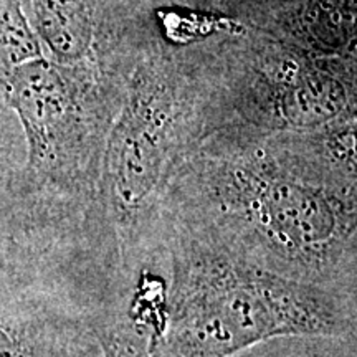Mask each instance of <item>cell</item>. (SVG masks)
Masks as SVG:
<instances>
[{"mask_svg": "<svg viewBox=\"0 0 357 357\" xmlns=\"http://www.w3.org/2000/svg\"><path fill=\"white\" fill-rule=\"evenodd\" d=\"M171 227L248 265L356 300L352 132L312 147L205 153L176 189Z\"/></svg>", "mask_w": 357, "mask_h": 357, "instance_id": "cell-1", "label": "cell"}, {"mask_svg": "<svg viewBox=\"0 0 357 357\" xmlns=\"http://www.w3.org/2000/svg\"><path fill=\"white\" fill-rule=\"evenodd\" d=\"M167 316L151 357H234L288 336L354 334L356 300L248 265L169 227Z\"/></svg>", "mask_w": 357, "mask_h": 357, "instance_id": "cell-2", "label": "cell"}, {"mask_svg": "<svg viewBox=\"0 0 357 357\" xmlns=\"http://www.w3.org/2000/svg\"><path fill=\"white\" fill-rule=\"evenodd\" d=\"M101 280L58 240L0 234V357H102Z\"/></svg>", "mask_w": 357, "mask_h": 357, "instance_id": "cell-3", "label": "cell"}, {"mask_svg": "<svg viewBox=\"0 0 357 357\" xmlns=\"http://www.w3.org/2000/svg\"><path fill=\"white\" fill-rule=\"evenodd\" d=\"M185 144L171 84L142 68L105 149V190L119 266L131 270L154 242V213Z\"/></svg>", "mask_w": 357, "mask_h": 357, "instance_id": "cell-4", "label": "cell"}, {"mask_svg": "<svg viewBox=\"0 0 357 357\" xmlns=\"http://www.w3.org/2000/svg\"><path fill=\"white\" fill-rule=\"evenodd\" d=\"M7 101L19 116L26 139V166L20 194L56 212L91 189L98 134L79 102L68 66L45 58L26 61L6 77Z\"/></svg>", "mask_w": 357, "mask_h": 357, "instance_id": "cell-5", "label": "cell"}, {"mask_svg": "<svg viewBox=\"0 0 357 357\" xmlns=\"http://www.w3.org/2000/svg\"><path fill=\"white\" fill-rule=\"evenodd\" d=\"M167 316V280L158 268L114 273L98 293L93 324L102 357H151Z\"/></svg>", "mask_w": 357, "mask_h": 357, "instance_id": "cell-6", "label": "cell"}, {"mask_svg": "<svg viewBox=\"0 0 357 357\" xmlns=\"http://www.w3.org/2000/svg\"><path fill=\"white\" fill-rule=\"evenodd\" d=\"M266 106L261 121L281 131H316L344 113L349 102L346 84L329 68L307 60L280 61L266 73Z\"/></svg>", "mask_w": 357, "mask_h": 357, "instance_id": "cell-7", "label": "cell"}, {"mask_svg": "<svg viewBox=\"0 0 357 357\" xmlns=\"http://www.w3.org/2000/svg\"><path fill=\"white\" fill-rule=\"evenodd\" d=\"M35 33L43 40L56 63L83 61L95 40L93 0H32Z\"/></svg>", "mask_w": 357, "mask_h": 357, "instance_id": "cell-8", "label": "cell"}, {"mask_svg": "<svg viewBox=\"0 0 357 357\" xmlns=\"http://www.w3.org/2000/svg\"><path fill=\"white\" fill-rule=\"evenodd\" d=\"M42 58L38 37L30 26L19 0H0V75Z\"/></svg>", "mask_w": 357, "mask_h": 357, "instance_id": "cell-9", "label": "cell"}]
</instances>
